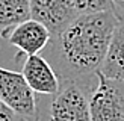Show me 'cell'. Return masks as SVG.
Wrapping results in <instances>:
<instances>
[{"mask_svg": "<svg viewBox=\"0 0 124 121\" xmlns=\"http://www.w3.org/2000/svg\"><path fill=\"white\" fill-rule=\"evenodd\" d=\"M112 2H114L116 17H123L124 15V0H112Z\"/></svg>", "mask_w": 124, "mask_h": 121, "instance_id": "12", "label": "cell"}, {"mask_svg": "<svg viewBox=\"0 0 124 121\" xmlns=\"http://www.w3.org/2000/svg\"><path fill=\"white\" fill-rule=\"evenodd\" d=\"M0 121H24V120L0 100Z\"/></svg>", "mask_w": 124, "mask_h": 121, "instance_id": "11", "label": "cell"}, {"mask_svg": "<svg viewBox=\"0 0 124 121\" xmlns=\"http://www.w3.org/2000/svg\"><path fill=\"white\" fill-rule=\"evenodd\" d=\"M50 121H91L85 80L64 82L50 105Z\"/></svg>", "mask_w": 124, "mask_h": 121, "instance_id": "4", "label": "cell"}, {"mask_svg": "<svg viewBox=\"0 0 124 121\" xmlns=\"http://www.w3.org/2000/svg\"><path fill=\"white\" fill-rule=\"evenodd\" d=\"M115 12L79 14L50 39V65L64 82L86 80L97 74L108 53Z\"/></svg>", "mask_w": 124, "mask_h": 121, "instance_id": "1", "label": "cell"}, {"mask_svg": "<svg viewBox=\"0 0 124 121\" xmlns=\"http://www.w3.org/2000/svg\"><path fill=\"white\" fill-rule=\"evenodd\" d=\"M100 73L115 82H124V15L118 17Z\"/></svg>", "mask_w": 124, "mask_h": 121, "instance_id": "8", "label": "cell"}, {"mask_svg": "<svg viewBox=\"0 0 124 121\" xmlns=\"http://www.w3.org/2000/svg\"><path fill=\"white\" fill-rule=\"evenodd\" d=\"M2 36L8 39L12 45L20 48V52L26 56L39 54V52L44 50L52 39L50 30L33 18L20 23L18 26L5 32Z\"/></svg>", "mask_w": 124, "mask_h": 121, "instance_id": "6", "label": "cell"}, {"mask_svg": "<svg viewBox=\"0 0 124 121\" xmlns=\"http://www.w3.org/2000/svg\"><path fill=\"white\" fill-rule=\"evenodd\" d=\"M0 100L24 121H39L36 92L21 73L0 67Z\"/></svg>", "mask_w": 124, "mask_h": 121, "instance_id": "2", "label": "cell"}, {"mask_svg": "<svg viewBox=\"0 0 124 121\" xmlns=\"http://www.w3.org/2000/svg\"><path fill=\"white\" fill-rule=\"evenodd\" d=\"M29 5L30 18L44 24L52 36L59 33L79 15L73 0H29Z\"/></svg>", "mask_w": 124, "mask_h": 121, "instance_id": "5", "label": "cell"}, {"mask_svg": "<svg viewBox=\"0 0 124 121\" xmlns=\"http://www.w3.org/2000/svg\"><path fill=\"white\" fill-rule=\"evenodd\" d=\"M29 18V0H0V35Z\"/></svg>", "mask_w": 124, "mask_h": 121, "instance_id": "9", "label": "cell"}, {"mask_svg": "<svg viewBox=\"0 0 124 121\" xmlns=\"http://www.w3.org/2000/svg\"><path fill=\"white\" fill-rule=\"evenodd\" d=\"M21 74L27 85L32 88L36 94H46V95H56L61 89V79L53 70L50 62L39 56L32 54L26 56L23 62Z\"/></svg>", "mask_w": 124, "mask_h": 121, "instance_id": "7", "label": "cell"}, {"mask_svg": "<svg viewBox=\"0 0 124 121\" xmlns=\"http://www.w3.org/2000/svg\"><path fill=\"white\" fill-rule=\"evenodd\" d=\"M97 85L89 92L91 121H124V82L95 74Z\"/></svg>", "mask_w": 124, "mask_h": 121, "instance_id": "3", "label": "cell"}, {"mask_svg": "<svg viewBox=\"0 0 124 121\" xmlns=\"http://www.w3.org/2000/svg\"><path fill=\"white\" fill-rule=\"evenodd\" d=\"M77 14H98L115 12L112 0H73Z\"/></svg>", "mask_w": 124, "mask_h": 121, "instance_id": "10", "label": "cell"}]
</instances>
